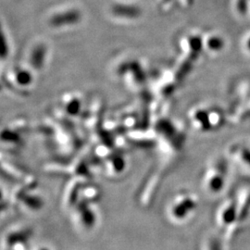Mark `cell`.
I'll use <instances>...</instances> for the list:
<instances>
[{"mask_svg": "<svg viewBox=\"0 0 250 250\" xmlns=\"http://www.w3.org/2000/svg\"><path fill=\"white\" fill-rule=\"evenodd\" d=\"M198 199L191 192H180L170 200L166 209L167 218L171 224H186L197 211Z\"/></svg>", "mask_w": 250, "mask_h": 250, "instance_id": "1", "label": "cell"}, {"mask_svg": "<svg viewBox=\"0 0 250 250\" xmlns=\"http://www.w3.org/2000/svg\"><path fill=\"white\" fill-rule=\"evenodd\" d=\"M228 177V161L218 157L207 166L202 178V187L207 194L211 196L219 195L226 185Z\"/></svg>", "mask_w": 250, "mask_h": 250, "instance_id": "2", "label": "cell"}, {"mask_svg": "<svg viewBox=\"0 0 250 250\" xmlns=\"http://www.w3.org/2000/svg\"><path fill=\"white\" fill-rule=\"evenodd\" d=\"M231 158L235 161H238V164L243 168L250 171V147L245 146L243 145H233L230 147Z\"/></svg>", "mask_w": 250, "mask_h": 250, "instance_id": "3", "label": "cell"}, {"mask_svg": "<svg viewBox=\"0 0 250 250\" xmlns=\"http://www.w3.org/2000/svg\"><path fill=\"white\" fill-rule=\"evenodd\" d=\"M202 250H223L222 241L214 234H209L203 242Z\"/></svg>", "mask_w": 250, "mask_h": 250, "instance_id": "4", "label": "cell"}, {"mask_svg": "<svg viewBox=\"0 0 250 250\" xmlns=\"http://www.w3.org/2000/svg\"><path fill=\"white\" fill-rule=\"evenodd\" d=\"M79 17V15L76 12H70V13H66L64 15H62L60 17L53 19V24L56 25H62V24H66L69 23L68 21L71 22H73L75 21H77V19Z\"/></svg>", "mask_w": 250, "mask_h": 250, "instance_id": "5", "label": "cell"}, {"mask_svg": "<svg viewBox=\"0 0 250 250\" xmlns=\"http://www.w3.org/2000/svg\"><path fill=\"white\" fill-rule=\"evenodd\" d=\"M7 54V45L3 34L0 32V56L3 57Z\"/></svg>", "mask_w": 250, "mask_h": 250, "instance_id": "6", "label": "cell"}]
</instances>
